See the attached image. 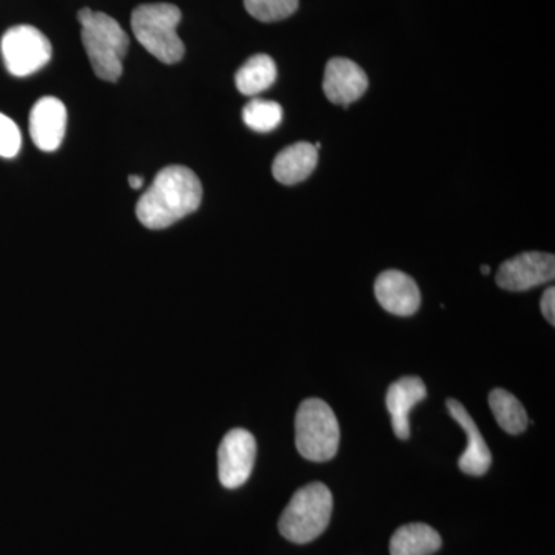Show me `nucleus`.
I'll list each match as a JSON object with an SVG mask.
<instances>
[{
	"label": "nucleus",
	"instance_id": "f257e3e1",
	"mask_svg": "<svg viewBox=\"0 0 555 555\" xmlns=\"http://www.w3.org/2000/svg\"><path fill=\"white\" fill-rule=\"evenodd\" d=\"M201 201L203 185L192 170L182 166L166 167L139 198L137 217L147 229H167L198 210Z\"/></svg>",
	"mask_w": 555,
	"mask_h": 555
},
{
	"label": "nucleus",
	"instance_id": "f03ea898",
	"mask_svg": "<svg viewBox=\"0 0 555 555\" xmlns=\"http://www.w3.org/2000/svg\"><path fill=\"white\" fill-rule=\"evenodd\" d=\"M82 27V43L91 67L98 78L116 82L122 75V60L129 51L130 40L119 22L108 14L90 9L78 13Z\"/></svg>",
	"mask_w": 555,
	"mask_h": 555
},
{
	"label": "nucleus",
	"instance_id": "7ed1b4c3",
	"mask_svg": "<svg viewBox=\"0 0 555 555\" xmlns=\"http://www.w3.org/2000/svg\"><path fill=\"white\" fill-rule=\"evenodd\" d=\"M332 509L334 499L331 489L320 481H313L295 492L281 514L278 529L288 542L306 545L326 531Z\"/></svg>",
	"mask_w": 555,
	"mask_h": 555
},
{
	"label": "nucleus",
	"instance_id": "20e7f679",
	"mask_svg": "<svg viewBox=\"0 0 555 555\" xmlns=\"http://www.w3.org/2000/svg\"><path fill=\"white\" fill-rule=\"evenodd\" d=\"M181 10L171 3L139 5L131 14V30L138 42L163 64H177L184 57L185 47L178 36Z\"/></svg>",
	"mask_w": 555,
	"mask_h": 555
},
{
	"label": "nucleus",
	"instance_id": "39448f33",
	"mask_svg": "<svg viewBox=\"0 0 555 555\" xmlns=\"http://www.w3.org/2000/svg\"><path fill=\"white\" fill-rule=\"evenodd\" d=\"M295 441L301 456L323 463L337 455L339 425L337 415L326 401L308 398L299 404L295 418Z\"/></svg>",
	"mask_w": 555,
	"mask_h": 555
},
{
	"label": "nucleus",
	"instance_id": "423d86ee",
	"mask_svg": "<svg viewBox=\"0 0 555 555\" xmlns=\"http://www.w3.org/2000/svg\"><path fill=\"white\" fill-rule=\"evenodd\" d=\"M3 62L10 75L25 78L46 67L53 49L50 40L31 25H17L3 35L0 42Z\"/></svg>",
	"mask_w": 555,
	"mask_h": 555
},
{
	"label": "nucleus",
	"instance_id": "0eeeda50",
	"mask_svg": "<svg viewBox=\"0 0 555 555\" xmlns=\"http://www.w3.org/2000/svg\"><path fill=\"white\" fill-rule=\"evenodd\" d=\"M257 440L246 429H232L218 449V476L224 488L243 486L254 470Z\"/></svg>",
	"mask_w": 555,
	"mask_h": 555
},
{
	"label": "nucleus",
	"instance_id": "6e6552de",
	"mask_svg": "<svg viewBox=\"0 0 555 555\" xmlns=\"http://www.w3.org/2000/svg\"><path fill=\"white\" fill-rule=\"evenodd\" d=\"M555 276V258L542 251H526L506 259L496 272L499 287L509 292H525L550 283Z\"/></svg>",
	"mask_w": 555,
	"mask_h": 555
},
{
	"label": "nucleus",
	"instance_id": "1a4fd4ad",
	"mask_svg": "<svg viewBox=\"0 0 555 555\" xmlns=\"http://www.w3.org/2000/svg\"><path fill=\"white\" fill-rule=\"evenodd\" d=\"M367 86L366 73L356 62L346 57H334L327 62L323 90L334 104L347 107L366 93Z\"/></svg>",
	"mask_w": 555,
	"mask_h": 555
},
{
	"label": "nucleus",
	"instance_id": "9d476101",
	"mask_svg": "<svg viewBox=\"0 0 555 555\" xmlns=\"http://www.w3.org/2000/svg\"><path fill=\"white\" fill-rule=\"evenodd\" d=\"M375 297L386 312L397 317L414 315L422 305V294L414 278L400 270H386L377 278Z\"/></svg>",
	"mask_w": 555,
	"mask_h": 555
},
{
	"label": "nucleus",
	"instance_id": "9b49d317",
	"mask_svg": "<svg viewBox=\"0 0 555 555\" xmlns=\"http://www.w3.org/2000/svg\"><path fill=\"white\" fill-rule=\"evenodd\" d=\"M67 131V108L57 98H40L30 113V134L36 147L54 152Z\"/></svg>",
	"mask_w": 555,
	"mask_h": 555
},
{
	"label": "nucleus",
	"instance_id": "f8f14e48",
	"mask_svg": "<svg viewBox=\"0 0 555 555\" xmlns=\"http://www.w3.org/2000/svg\"><path fill=\"white\" fill-rule=\"evenodd\" d=\"M449 414L462 426L463 433L466 434L467 447L459 460V467L462 473L467 476L480 477L488 473L491 467L492 455L489 451L480 429H478L476 420L469 415L466 408L454 398L447 401Z\"/></svg>",
	"mask_w": 555,
	"mask_h": 555
},
{
	"label": "nucleus",
	"instance_id": "ddd939ff",
	"mask_svg": "<svg viewBox=\"0 0 555 555\" xmlns=\"http://www.w3.org/2000/svg\"><path fill=\"white\" fill-rule=\"evenodd\" d=\"M427 397L425 382L420 377H404L392 383L387 389L386 406L392 418V427L400 440L411 437L409 414L412 408Z\"/></svg>",
	"mask_w": 555,
	"mask_h": 555
},
{
	"label": "nucleus",
	"instance_id": "4468645a",
	"mask_svg": "<svg viewBox=\"0 0 555 555\" xmlns=\"http://www.w3.org/2000/svg\"><path fill=\"white\" fill-rule=\"evenodd\" d=\"M318 164V150L309 142H297L278 153L272 173L278 182L295 185L306 181Z\"/></svg>",
	"mask_w": 555,
	"mask_h": 555
},
{
	"label": "nucleus",
	"instance_id": "2eb2a0df",
	"mask_svg": "<svg viewBox=\"0 0 555 555\" xmlns=\"http://www.w3.org/2000/svg\"><path fill=\"white\" fill-rule=\"evenodd\" d=\"M441 547V537L433 526L409 524L398 528L390 539V555H433Z\"/></svg>",
	"mask_w": 555,
	"mask_h": 555
},
{
	"label": "nucleus",
	"instance_id": "dca6fc26",
	"mask_svg": "<svg viewBox=\"0 0 555 555\" xmlns=\"http://www.w3.org/2000/svg\"><path fill=\"white\" fill-rule=\"evenodd\" d=\"M276 76L275 61L268 54H255L236 72V89L246 96H257L273 86Z\"/></svg>",
	"mask_w": 555,
	"mask_h": 555
},
{
	"label": "nucleus",
	"instance_id": "f3484780",
	"mask_svg": "<svg viewBox=\"0 0 555 555\" xmlns=\"http://www.w3.org/2000/svg\"><path fill=\"white\" fill-rule=\"evenodd\" d=\"M489 406L496 423L511 436H518L528 429L529 418L524 404L505 389H494L489 393Z\"/></svg>",
	"mask_w": 555,
	"mask_h": 555
},
{
	"label": "nucleus",
	"instance_id": "a211bd4d",
	"mask_svg": "<svg viewBox=\"0 0 555 555\" xmlns=\"http://www.w3.org/2000/svg\"><path fill=\"white\" fill-rule=\"evenodd\" d=\"M243 120L248 129L258 133H269L283 120V108L278 102L254 100L244 107Z\"/></svg>",
	"mask_w": 555,
	"mask_h": 555
},
{
	"label": "nucleus",
	"instance_id": "6ab92c4d",
	"mask_svg": "<svg viewBox=\"0 0 555 555\" xmlns=\"http://www.w3.org/2000/svg\"><path fill=\"white\" fill-rule=\"evenodd\" d=\"M244 7L259 22H278L297 11L298 0H244Z\"/></svg>",
	"mask_w": 555,
	"mask_h": 555
},
{
	"label": "nucleus",
	"instance_id": "aec40b11",
	"mask_svg": "<svg viewBox=\"0 0 555 555\" xmlns=\"http://www.w3.org/2000/svg\"><path fill=\"white\" fill-rule=\"evenodd\" d=\"M22 145L20 127L13 119L0 113V158L11 159L17 156Z\"/></svg>",
	"mask_w": 555,
	"mask_h": 555
},
{
	"label": "nucleus",
	"instance_id": "412c9836",
	"mask_svg": "<svg viewBox=\"0 0 555 555\" xmlns=\"http://www.w3.org/2000/svg\"><path fill=\"white\" fill-rule=\"evenodd\" d=\"M540 306H542V313L543 317L546 318L547 323L551 324V326H555V288L550 287L543 294L542 302H540Z\"/></svg>",
	"mask_w": 555,
	"mask_h": 555
},
{
	"label": "nucleus",
	"instance_id": "4be33fe9",
	"mask_svg": "<svg viewBox=\"0 0 555 555\" xmlns=\"http://www.w3.org/2000/svg\"><path fill=\"white\" fill-rule=\"evenodd\" d=\"M129 184L131 189L139 190L142 188V184H144V179L131 175V177L129 178Z\"/></svg>",
	"mask_w": 555,
	"mask_h": 555
},
{
	"label": "nucleus",
	"instance_id": "5701e85b",
	"mask_svg": "<svg viewBox=\"0 0 555 555\" xmlns=\"http://www.w3.org/2000/svg\"><path fill=\"white\" fill-rule=\"evenodd\" d=\"M489 272H491L489 266H481V273H483V275H489Z\"/></svg>",
	"mask_w": 555,
	"mask_h": 555
}]
</instances>
